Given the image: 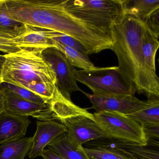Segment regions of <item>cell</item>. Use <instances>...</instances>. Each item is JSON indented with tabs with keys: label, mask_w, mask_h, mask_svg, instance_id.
<instances>
[{
	"label": "cell",
	"mask_w": 159,
	"mask_h": 159,
	"mask_svg": "<svg viewBox=\"0 0 159 159\" xmlns=\"http://www.w3.org/2000/svg\"><path fill=\"white\" fill-rule=\"evenodd\" d=\"M145 23L134 16L122 13L111 25L112 48L118 58L120 72L135 93L148 98H159V90L150 80L142 46Z\"/></svg>",
	"instance_id": "obj_1"
},
{
	"label": "cell",
	"mask_w": 159,
	"mask_h": 159,
	"mask_svg": "<svg viewBox=\"0 0 159 159\" xmlns=\"http://www.w3.org/2000/svg\"><path fill=\"white\" fill-rule=\"evenodd\" d=\"M42 51L22 49L5 54L1 79L2 83L29 90L49 102L60 92L56 84L55 73L43 57Z\"/></svg>",
	"instance_id": "obj_2"
},
{
	"label": "cell",
	"mask_w": 159,
	"mask_h": 159,
	"mask_svg": "<svg viewBox=\"0 0 159 159\" xmlns=\"http://www.w3.org/2000/svg\"><path fill=\"white\" fill-rule=\"evenodd\" d=\"M62 4L71 15L110 35L111 25L123 12L122 0H62Z\"/></svg>",
	"instance_id": "obj_3"
},
{
	"label": "cell",
	"mask_w": 159,
	"mask_h": 159,
	"mask_svg": "<svg viewBox=\"0 0 159 159\" xmlns=\"http://www.w3.org/2000/svg\"><path fill=\"white\" fill-rule=\"evenodd\" d=\"M77 81L87 86L93 94L134 95L135 93L122 76L119 67H97L91 70H75Z\"/></svg>",
	"instance_id": "obj_4"
},
{
	"label": "cell",
	"mask_w": 159,
	"mask_h": 159,
	"mask_svg": "<svg viewBox=\"0 0 159 159\" xmlns=\"http://www.w3.org/2000/svg\"><path fill=\"white\" fill-rule=\"evenodd\" d=\"M93 116L107 137L122 143L147 146L141 125L127 115L104 111L94 112Z\"/></svg>",
	"instance_id": "obj_5"
},
{
	"label": "cell",
	"mask_w": 159,
	"mask_h": 159,
	"mask_svg": "<svg viewBox=\"0 0 159 159\" xmlns=\"http://www.w3.org/2000/svg\"><path fill=\"white\" fill-rule=\"evenodd\" d=\"M41 54L53 70L56 77L57 87L63 96L71 100L70 96L73 92H82L75 78L76 69L62 52L51 47L43 50Z\"/></svg>",
	"instance_id": "obj_6"
},
{
	"label": "cell",
	"mask_w": 159,
	"mask_h": 159,
	"mask_svg": "<svg viewBox=\"0 0 159 159\" xmlns=\"http://www.w3.org/2000/svg\"><path fill=\"white\" fill-rule=\"evenodd\" d=\"M0 90L3 94L5 111L7 112L19 116H32L41 121L57 120L51 100L44 104L30 102L19 97L2 84Z\"/></svg>",
	"instance_id": "obj_7"
},
{
	"label": "cell",
	"mask_w": 159,
	"mask_h": 159,
	"mask_svg": "<svg viewBox=\"0 0 159 159\" xmlns=\"http://www.w3.org/2000/svg\"><path fill=\"white\" fill-rule=\"evenodd\" d=\"M89 98L96 112L115 111L128 115L146 107L148 100L142 101L134 95H102L82 91Z\"/></svg>",
	"instance_id": "obj_8"
},
{
	"label": "cell",
	"mask_w": 159,
	"mask_h": 159,
	"mask_svg": "<svg viewBox=\"0 0 159 159\" xmlns=\"http://www.w3.org/2000/svg\"><path fill=\"white\" fill-rule=\"evenodd\" d=\"M70 140L78 145L107 137L96 122L84 115H76L61 120Z\"/></svg>",
	"instance_id": "obj_9"
},
{
	"label": "cell",
	"mask_w": 159,
	"mask_h": 159,
	"mask_svg": "<svg viewBox=\"0 0 159 159\" xmlns=\"http://www.w3.org/2000/svg\"><path fill=\"white\" fill-rule=\"evenodd\" d=\"M37 130L32 137V146L29 153L30 159L41 156L45 147L62 134L67 133L66 126L55 120L37 122Z\"/></svg>",
	"instance_id": "obj_10"
},
{
	"label": "cell",
	"mask_w": 159,
	"mask_h": 159,
	"mask_svg": "<svg viewBox=\"0 0 159 159\" xmlns=\"http://www.w3.org/2000/svg\"><path fill=\"white\" fill-rule=\"evenodd\" d=\"M58 33L43 28L25 25V31L12 40L21 49H38L43 51L51 47L56 48V42L52 38Z\"/></svg>",
	"instance_id": "obj_11"
},
{
	"label": "cell",
	"mask_w": 159,
	"mask_h": 159,
	"mask_svg": "<svg viewBox=\"0 0 159 159\" xmlns=\"http://www.w3.org/2000/svg\"><path fill=\"white\" fill-rule=\"evenodd\" d=\"M30 123L28 116L2 111L0 113V146L25 137Z\"/></svg>",
	"instance_id": "obj_12"
},
{
	"label": "cell",
	"mask_w": 159,
	"mask_h": 159,
	"mask_svg": "<svg viewBox=\"0 0 159 159\" xmlns=\"http://www.w3.org/2000/svg\"><path fill=\"white\" fill-rule=\"evenodd\" d=\"M87 145L84 149L89 159H134L115 147L113 139L107 137L89 141Z\"/></svg>",
	"instance_id": "obj_13"
},
{
	"label": "cell",
	"mask_w": 159,
	"mask_h": 159,
	"mask_svg": "<svg viewBox=\"0 0 159 159\" xmlns=\"http://www.w3.org/2000/svg\"><path fill=\"white\" fill-rule=\"evenodd\" d=\"M157 37L145 24L142 35V46L144 61L150 80L154 87L159 90V79L156 74L155 57L159 47Z\"/></svg>",
	"instance_id": "obj_14"
},
{
	"label": "cell",
	"mask_w": 159,
	"mask_h": 159,
	"mask_svg": "<svg viewBox=\"0 0 159 159\" xmlns=\"http://www.w3.org/2000/svg\"><path fill=\"white\" fill-rule=\"evenodd\" d=\"M47 146L66 159H89L83 146L70 140L67 133L57 137Z\"/></svg>",
	"instance_id": "obj_15"
},
{
	"label": "cell",
	"mask_w": 159,
	"mask_h": 159,
	"mask_svg": "<svg viewBox=\"0 0 159 159\" xmlns=\"http://www.w3.org/2000/svg\"><path fill=\"white\" fill-rule=\"evenodd\" d=\"M124 13L143 22L159 9V0H122Z\"/></svg>",
	"instance_id": "obj_16"
},
{
	"label": "cell",
	"mask_w": 159,
	"mask_h": 159,
	"mask_svg": "<svg viewBox=\"0 0 159 159\" xmlns=\"http://www.w3.org/2000/svg\"><path fill=\"white\" fill-rule=\"evenodd\" d=\"M25 25L11 18L6 0H0V38L13 39L22 34Z\"/></svg>",
	"instance_id": "obj_17"
},
{
	"label": "cell",
	"mask_w": 159,
	"mask_h": 159,
	"mask_svg": "<svg viewBox=\"0 0 159 159\" xmlns=\"http://www.w3.org/2000/svg\"><path fill=\"white\" fill-rule=\"evenodd\" d=\"M32 137H24L0 146V159H25L31 149Z\"/></svg>",
	"instance_id": "obj_18"
},
{
	"label": "cell",
	"mask_w": 159,
	"mask_h": 159,
	"mask_svg": "<svg viewBox=\"0 0 159 159\" xmlns=\"http://www.w3.org/2000/svg\"><path fill=\"white\" fill-rule=\"evenodd\" d=\"M148 105L141 109L126 115L140 125L146 124H159V98H148Z\"/></svg>",
	"instance_id": "obj_19"
},
{
	"label": "cell",
	"mask_w": 159,
	"mask_h": 159,
	"mask_svg": "<svg viewBox=\"0 0 159 159\" xmlns=\"http://www.w3.org/2000/svg\"><path fill=\"white\" fill-rule=\"evenodd\" d=\"M112 139L115 147L125 152L134 159H159V151L148 148V144L142 146L127 144Z\"/></svg>",
	"instance_id": "obj_20"
},
{
	"label": "cell",
	"mask_w": 159,
	"mask_h": 159,
	"mask_svg": "<svg viewBox=\"0 0 159 159\" xmlns=\"http://www.w3.org/2000/svg\"><path fill=\"white\" fill-rule=\"evenodd\" d=\"M56 49L64 54L73 66L79 68L82 70H91L95 68V66L91 62L89 57L84 56L75 49L57 42H56Z\"/></svg>",
	"instance_id": "obj_21"
},
{
	"label": "cell",
	"mask_w": 159,
	"mask_h": 159,
	"mask_svg": "<svg viewBox=\"0 0 159 159\" xmlns=\"http://www.w3.org/2000/svg\"><path fill=\"white\" fill-rule=\"evenodd\" d=\"M2 84L12 91L19 97L25 100L40 104H44L48 102H46L38 95L25 88L6 83H2Z\"/></svg>",
	"instance_id": "obj_22"
},
{
	"label": "cell",
	"mask_w": 159,
	"mask_h": 159,
	"mask_svg": "<svg viewBox=\"0 0 159 159\" xmlns=\"http://www.w3.org/2000/svg\"><path fill=\"white\" fill-rule=\"evenodd\" d=\"M52 39L57 42L75 49L84 56L89 57V53L85 47L74 38L59 32L56 36L52 38Z\"/></svg>",
	"instance_id": "obj_23"
},
{
	"label": "cell",
	"mask_w": 159,
	"mask_h": 159,
	"mask_svg": "<svg viewBox=\"0 0 159 159\" xmlns=\"http://www.w3.org/2000/svg\"><path fill=\"white\" fill-rule=\"evenodd\" d=\"M142 130L147 141L159 139V124L148 123L142 125Z\"/></svg>",
	"instance_id": "obj_24"
},
{
	"label": "cell",
	"mask_w": 159,
	"mask_h": 159,
	"mask_svg": "<svg viewBox=\"0 0 159 159\" xmlns=\"http://www.w3.org/2000/svg\"><path fill=\"white\" fill-rule=\"evenodd\" d=\"M12 39L0 38V51L6 54H11L21 51Z\"/></svg>",
	"instance_id": "obj_25"
},
{
	"label": "cell",
	"mask_w": 159,
	"mask_h": 159,
	"mask_svg": "<svg viewBox=\"0 0 159 159\" xmlns=\"http://www.w3.org/2000/svg\"><path fill=\"white\" fill-rule=\"evenodd\" d=\"M144 23L157 37H159V9L152 13Z\"/></svg>",
	"instance_id": "obj_26"
},
{
	"label": "cell",
	"mask_w": 159,
	"mask_h": 159,
	"mask_svg": "<svg viewBox=\"0 0 159 159\" xmlns=\"http://www.w3.org/2000/svg\"><path fill=\"white\" fill-rule=\"evenodd\" d=\"M44 159H66L50 149H44L41 154Z\"/></svg>",
	"instance_id": "obj_27"
},
{
	"label": "cell",
	"mask_w": 159,
	"mask_h": 159,
	"mask_svg": "<svg viewBox=\"0 0 159 159\" xmlns=\"http://www.w3.org/2000/svg\"><path fill=\"white\" fill-rule=\"evenodd\" d=\"M5 110V105H4V97L3 94L0 90V113Z\"/></svg>",
	"instance_id": "obj_28"
},
{
	"label": "cell",
	"mask_w": 159,
	"mask_h": 159,
	"mask_svg": "<svg viewBox=\"0 0 159 159\" xmlns=\"http://www.w3.org/2000/svg\"><path fill=\"white\" fill-rule=\"evenodd\" d=\"M5 55H0V77L1 75L2 70L3 63L5 61Z\"/></svg>",
	"instance_id": "obj_29"
},
{
	"label": "cell",
	"mask_w": 159,
	"mask_h": 159,
	"mask_svg": "<svg viewBox=\"0 0 159 159\" xmlns=\"http://www.w3.org/2000/svg\"><path fill=\"white\" fill-rule=\"evenodd\" d=\"M2 83V82L1 79V77H0V85H1Z\"/></svg>",
	"instance_id": "obj_30"
}]
</instances>
